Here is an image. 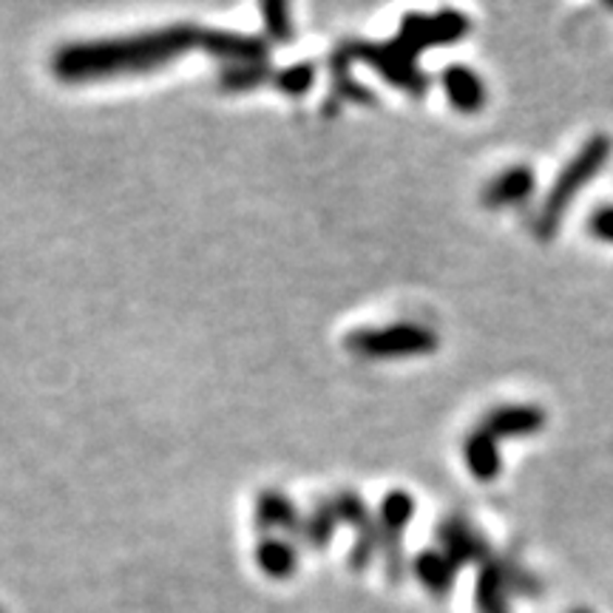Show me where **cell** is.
Wrapping results in <instances>:
<instances>
[{
    "label": "cell",
    "mask_w": 613,
    "mask_h": 613,
    "mask_svg": "<svg viewBox=\"0 0 613 613\" xmlns=\"http://www.w3.org/2000/svg\"><path fill=\"white\" fill-rule=\"evenodd\" d=\"M199 29L176 23L168 29L139 32V35L109 37L91 43H72L54 54L51 68L63 83H91L109 77L148 74L176 60L185 51L197 49Z\"/></svg>",
    "instance_id": "cell-1"
},
{
    "label": "cell",
    "mask_w": 613,
    "mask_h": 613,
    "mask_svg": "<svg viewBox=\"0 0 613 613\" xmlns=\"http://www.w3.org/2000/svg\"><path fill=\"white\" fill-rule=\"evenodd\" d=\"M613 142L608 134H593L583 142L574 157L568 160V165L560 171V176L554 179L551 190H548L546 202L540 204V213L534 220V236L540 241H551L560 230L565 213L571 211L574 199L579 197V190L591 183L599 171L605 168V162L611 160Z\"/></svg>",
    "instance_id": "cell-2"
},
{
    "label": "cell",
    "mask_w": 613,
    "mask_h": 613,
    "mask_svg": "<svg viewBox=\"0 0 613 613\" xmlns=\"http://www.w3.org/2000/svg\"><path fill=\"white\" fill-rule=\"evenodd\" d=\"M347 350L364 358L426 355L438 350V336L424 324H392V327L358 329L347 338Z\"/></svg>",
    "instance_id": "cell-3"
},
{
    "label": "cell",
    "mask_w": 613,
    "mask_h": 613,
    "mask_svg": "<svg viewBox=\"0 0 613 613\" xmlns=\"http://www.w3.org/2000/svg\"><path fill=\"white\" fill-rule=\"evenodd\" d=\"M350 54L364 60L380 77H387L392 86L403 88L406 95L424 97L429 88V77L417 68V54L412 49L392 40V43H350Z\"/></svg>",
    "instance_id": "cell-4"
},
{
    "label": "cell",
    "mask_w": 613,
    "mask_h": 613,
    "mask_svg": "<svg viewBox=\"0 0 613 613\" xmlns=\"http://www.w3.org/2000/svg\"><path fill=\"white\" fill-rule=\"evenodd\" d=\"M472 23L463 12H454V9H443L438 15H406L401 23V32H398V40H401L406 49H412L415 54H421L424 49L431 46H446V43H458L468 35Z\"/></svg>",
    "instance_id": "cell-5"
},
{
    "label": "cell",
    "mask_w": 613,
    "mask_h": 613,
    "mask_svg": "<svg viewBox=\"0 0 613 613\" xmlns=\"http://www.w3.org/2000/svg\"><path fill=\"white\" fill-rule=\"evenodd\" d=\"M415 517V497L406 491H389L380 500L378 511V534H380V551H384V565H387V577L398 583L403 574V551H401V534L409 526V520Z\"/></svg>",
    "instance_id": "cell-6"
},
{
    "label": "cell",
    "mask_w": 613,
    "mask_h": 613,
    "mask_svg": "<svg viewBox=\"0 0 613 613\" xmlns=\"http://www.w3.org/2000/svg\"><path fill=\"white\" fill-rule=\"evenodd\" d=\"M329 500H333V509L338 514V523H347L355 531V546H352L350 554L352 571H366V565L373 562L375 551L380 548L378 520H373L370 509H366L364 500L355 491H338Z\"/></svg>",
    "instance_id": "cell-7"
},
{
    "label": "cell",
    "mask_w": 613,
    "mask_h": 613,
    "mask_svg": "<svg viewBox=\"0 0 613 613\" xmlns=\"http://www.w3.org/2000/svg\"><path fill=\"white\" fill-rule=\"evenodd\" d=\"M438 546L458 565V571L463 565H472V562L483 565V562L491 560V548L486 542V537L463 517H446L440 523Z\"/></svg>",
    "instance_id": "cell-8"
},
{
    "label": "cell",
    "mask_w": 613,
    "mask_h": 613,
    "mask_svg": "<svg viewBox=\"0 0 613 613\" xmlns=\"http://www.w3.org/2000/svg\"><path fill=\"white\" fill-rule=\"evenodd\" d=\"M197 49H204L213 58L227 60L234 66H262V63H267V54H271L267 43L259 40V37L222 29H199Z\"/></svg>",
    "instance_id": "cell-9"
},
{
    "label": "cell",
    "mask_w": 613,
    "mask_h": 613,
    "mask_svg": "<svg viewBox=\"0 0 613 613\" xmlns=\"http://www.w3.org/2000/svg\"><path fill=\"white\" fill-rule=\"evenodd\" d=\"M546 412L534 403H509V406L491 409L480 421V429L495 435L497 440L534 438L546 426Z\"/></svg>",
    "instance_id": "cell-10"
},
{
    "label": "cell",
    "mask_w": 613,
    "mask_h": 613,
    "mask_svg": "<svg viewBox=\"0 0 613 613\" xmlns=\"http://www.w3.org/2000/svg\"><path fill=\"white\" fill-rule=\"evenodd\" d=\"M537 188V176L528 165H514V168L497 174L486 188H483V204L497 211V208H514L531 199Z\"/></svg>",
    "instance_id": "cell-11"
},
{
    "label": "cell",
    "mask_w": 613,
    "mask_h": 613,
    "mask_svg": "<svg viewBox=\"0 0 613 613\" xmlns=\"http://www.w3.org/2000/svg\"><path fill=\"white\" fill-rule=\"evenodd\" d=\"M440 83H443L449 102L463 114H475V111L486 105V83H483L480 74L472 72L463 63L446 66L443 74H440Z\"/></svg>",
    "instance_id": "cell-12"
},
{
    "label": "cell",
    "mask_w": 613,
    "mask_h": 613,
    "mask_svg": "<svg viewBox=\"0 0 613 613\" xmlns=\"http://www.w3.org/2000/svg\"><path fill=\"white\" fill-rule=\"evenodd\" d=\"M509 599H511V585L509 577H505V562L491 556V560L483 562L480 571H477V583H475L477 613H511Z\"/></svg>",
    "instance_id": "cell-13"
},
{
    "label": "cell",
    "mask_w": 613,
    "mask_h": 613,
    "mask_svg": "<svg viewBox=\"0 0 613 613\" xmlns=\"http://www.w3.org/2000/svg\"><path fill=\"white\" fill-rule=\"evenodd\" d=\"M463 460H466L472 477L480 483H491L503 472V458H500V440L477 426L463 443Z\"/></svg>",
    "instance_id": "cell-14"
},
{
    "label": "cell",
    "mask_w": 613,
    "mask_h": 613,
    "mask_svg": "<svg viewBox=\"0 0 613 613\" xmlns=\"http://www.w3.org/2000/svg\"><path fill=\"white\" fill-rule=\"evenodd\" d=\"M255 526L262 528L264 534H273L278 528L287 534H299L301 517L296 505L290 503V497L276 489H267L255 500Z\"/></svg>",
    "instance_id": "cell-15"
},
{
    "label": "cell",
    "mask_w": 613,
    "mask_h": 613,
    "mask_svg": "<svg viewBox=\"0 0 613 613\" xmlns=\"http://www.w3.org/2000/svg\"><path fill=\"white\" fill-rule=\"evenodd\" d=\"M415 577L417 583L424 585L431 597L443 599L446 593L452 591L454 579H458V565L440 551V548H426L415 556Z\"/></svg>",
    "instance_id": "cell-16"
},
{
    "label": "cell",
    "mask_w": 613,
    "mask_h": 613,
    "mask_svg": "<svg viewBox=\"0 0 613 613\" xmlns=\"http://www.w3.org/2000/svg\"><path fill=\"white\" fill-rule=\"evenodd\" d=\"M255 562L271 579H287L296 574L299 565V551L290 540H282L276 534H264L255 546Z\"/></svg>",
    "instance_id": "cell-17"
},
{
    "label": "cell",
    "mask_w": 613,
    "mask_h": 613,
    "mask_svg": "<svg viewBox=\"0 0 613 613\" xmlns=\"http://www.w3.org/2000/svg\"><path fill=\"white\" fill-rule=\"evenodd\" d=\"M350 46H338L329 54V74H333V97L336 102H375L373 91L352 80L350 74Z\"/></svg>",
    "instance_id": "cell-18"
},
{
    "label": "cell",
    "mask_w": 613,
    "mask_h": 613,
    "mask_svg": "<svg viewBox=\"0 0 613 613\" xmlns=\"http://www.w3.org/2000/svg\"><path fill=\"white\" fill-rule=\"evenodd\" d=\"M338 526V514L333 509V500H322V503H315L313 511L301 520V531L299 537L306 542V548H313V551H324L333 540V534H336Z\"/></svg>",
    "instance_id": "cell-19"
},
{
    "label": "cell",
    "mask_w": 613,
    "mask_h": 613,
    "mask_svg": "<svg viewBox=\"0 0 613 613\" xmlns=\"http://www.w3.org/2000/svg\"><path fill=\"white\" fill-rule=\"evenodd\" d=\"M273 80V72L267 63L262 66H230L222 68L220 74V86L230 95H239V91H250V88L262 86V83Z\"/></svg>",
    "instance_id": "cell-20"
},
{
    "label": "cell",
    "mask_w": 613,
    "mask_h": 613,
    "mask_svg": "<svg viewBox=\"0 0 613 613\" xmlns=\"http://www.w3.org/2000/svg\"><path fill=\"white\" fill-rule=\"evenodd\" d=\"M273 83L278 86V91H285L290 97H304L315 83V66L313 63H296L287 66L282 72L273 74Z\"/></svg>",
    "instance_id": "cell-21"
},
{
    "label": "cell",
    "mask_w": 613,
    "mask_h": 613,
    "mask_svg": "<svg viewBox=\"0 0 613 613\" xmlns=\"http://www.w3.org/2000/svg\"><path fill=\"white\" fill-rule=\"evenodd\" d=\"M262 15H264V26H267V35H271L276 43L290 40L292 23L287 3H262Z\"/></svg>",
    "instance_id": "cell-22"
},
{
    "label": "cell",
    "mask_w": 613,
    "mask_h": 613,
    "mask_svg": "<svg viewBox=\"0 0 613 613\" xmlns=\"http://www.w3.org/2000/svg\"><path fill=\"white\" fill-rule=\"evenodd\" d=\"M588 234L593 239L613 245V204H599L597 211L588 216Z\"/></svg>",
    "instance_id": "cell-23"
},
{
    "label": "cell",
    "mask_w": 613,
    "mask_h": 613,
    "mask_svg": "<svg viewBox=\"0 0 613 613\" xmlns=\"http://www.w3.org/2000/svg\"><path fill=\"white\" fill-rule=\"evenodd\" d=\"M571 613H593V611H588V608H577V611H571Z\"/></svg>",
    "instance_id": "cell-24"
},
{
    "label": "cell",
    "mask_w": 613,
    "mask_h": 613,
    "mask_svg": "<svg viewBox=\"0 0 613 613\" xmlns=\"http://www.w3.org/2000/svg\"><path fill=\"white\" fill-rule=\"evenodd\" d=\"M605 9H611V12H613V0H611V3H605Z\"/></svg>",
    "instance_id": "cell-25"
},
{
    "label": "cell",
    "mask_w": 613,
    "mask_h": 613,
    "mask_svg": "<svg viewBox=\"0 0 613 613\" xmlns=\"http://www.w3.org/2000/svg\"><path fill=\"white\" fill-rule=\"evenodd\" d=\"M0 613H3V611H0Z\"/></svg>",
    "instance_id": "cell-26"
}]
</instances>
